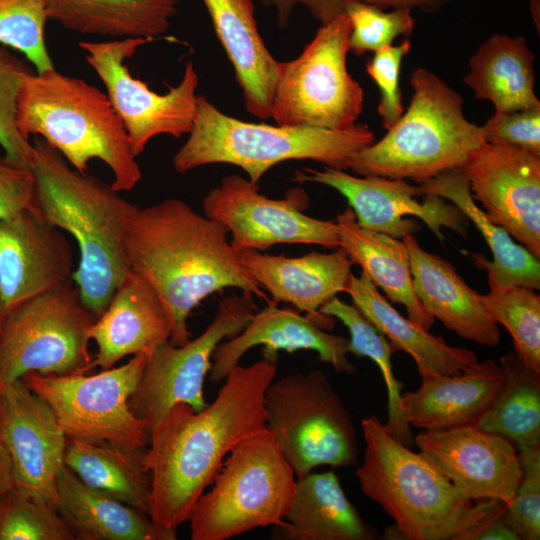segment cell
I'll use <instances>...</instances> for the list:
<instances>
[{"instance_id":"6da1fadb","label":"cell","mask_w":540,"mask_h":540,"mask_svg":"<svg viewBox=\"0 0 540 540\" xmlns=\"http://www.w3.org/2000/svg\"><path fill=\"white\" fill-rule=\"evenodd\" d=\"M276 373L275 360L265 357L247 367L238 364L204 409L176 403L157 423L145 455L152 520L170 529L188 521L227 454L266 429L264 393Z\"/></svg>"},{"instance_id":"7a4b0ae2","label":"cell","mask_w":540,"mask_h":540,"mask_svg":"<svg viewBox=\"0 0 540 540\" xmlns=\"http://www.w3.org/2000/svg\"><path fill=\"white\" fill-rule=\"evenodd\" d=\"M228 233L224 225L177 198L137 208L127 222L124 252L129 270L160 296L171 319L173 345L190 340L189 314L216 291L235 287L273 302L243 267Z\"/></svg>"},{"instance_id":"3957f363","label":"cell","mask_w":540,"mask_h":540,"mask_svg":"<svg viewBox=\"0 0 540 540\" xmlns=\"http://www.w3.org/2000/svg\"><path fill=\"white\" fill-rule=\"evenodd\" d=\"M30 170L37 210L77 242L80 258L73 278L83 303L98 317L130 271L124 233L138 207L111 184L74 169L39 136L32 142Z\"/></svg>"},{"instance_id":"277c9868","label":"cell","mask_w":540,"mask_h":540,"mask_svg":"<svg viewBox=\"0 0 540 540\" xmlns=\"http://www.w3.org/2000/svg\"><path fill=\"white\" fill-rule=\"evenodd\" d=\"M361 491L394 520L408 540H462L500 502L465 498L422 453L413 452L373 415L362 420Z\"/></svg>"},{"instance_id":"5b68a950","label":"cell","mask_w":540,"mask_h":540,"mask_svg":"<svg viewBox=\"0 0 540 540\" xmlns=\"http://www.w3.org/2000/svg\"><path fill=\"white\" fill-rule=\"evenodd\" d=\"M16 123L29 140L39 136L77 171L99 159L111 170V185L130 191L142 173L128 134L106 93L86 81L55 68L23 79L16 107Z\"/></svg>"},{"instance_id":"8992f818","label":"cell","mask_w":540,"mask_h":540,"mask_svg":"<svg viewBox=\"0 0 540 540\" xmlns=\"http://www.w3.org/2000/svg\"><path fill=\"white\" fill-rule=\"evenodd\" d=\"M374 141V133L366 124L330 130L244 122L221 112L200 95L189 137L173 156L172 164L180 174L213 163L232 164L257 184L267 170L287 160H313L348 169L352 156Z\"/></svg>"},{"instance_id":"52a82bcc","label":"cell","mask_w":540,"mask_h":540,"mask_svg":"<svg viewBox=\"0 0 540 540\" xmlns=\"http://www.w3.org/2000/svg\"><path fill=\"white\" fill-rule=\"evenodd\" d=\"M409 82L413 95L407 110L384 137L355 153L348 169L420 184L460 168L485 142L482 127L465 117L461 95L440 77L417 68Z\"/></svg>"},{"instance_id":"ba28073f","label":"cell","mask_w":540,"mask_h":540,"mask_svg":"<svg viewBox=\"0 0 540 540\" xmlns=\"http://www.w3.org/2000/svg\"><path fill=\"white\" fill-rule=\"evenodd\" d=\"M195 503L192 540H227L279 525L294 497L296 476L266 429L239 442Z\"/></svg>"},{"instance_id":"9c48e42d","label":"cell","mask_w":540,"mask_h":540,"mask_svg":"<svg viewBox=\"0 0 540 540\" xmlns=\"http://www.w3.org/2000/svg\"><path fill=\"white\" fill-rule=\"evenodd\" d=\"M265 426L296 478L318 466H352L356 429L344 402L319 369L287 374L264 393Z\"/></svg>"},{"instance_id":"30bf717a","label":"cell","mask_w":540,"mask_h":540,"mask_svg":"<svg viewBox=\"0 0 540 540\" xmlns=\"http://www.w3.org/2000/svg\"><path fill=\"white\" fill-rule=\"evenodd\" d=\"M96 316L71 282L36 295L5 312L0 331V391L29 372L86 373Z\"/></svg>"},{"instance_id":"8fae6325","label":"cell","mask_w":540,"mask_h":540,"mask_svg":"<svg viewBox=\"0 0 540 540\" xmlns=\"http://www.w3.org/2000/svg\"><path fill=\"white\" fill-rule=\"evenodd\" d=\"M350 32L343 12L321 25L298 57L280 61L270 114L277 125L345 130L357 124L364 93L347 70Z\"/></svg>"},{"instance_id":"7c38bea8","label":"cell","mask_w":540,"mask_h":540,"mask_svg":"<svg viewBox=\"0 0 540 540\" xmlns=\"http://www.w3.org/2000/svg\"><path fill=\"white\" fill-rule=\"evenodd\" d=\"M148 354L97 374L42 375L29 372L25 384L52 410L69 439L109 444L134 452L148 448L149 434L129 407Z\"/></svg>"},{"instance_id":"4fadbf2b","label":"cell","mask_w":540,"mask_h":540,"mask_svg":"<svg viewBox=\"0 0 540 540\" xmlns=\"http://www.w3.org/2000/svg\"><path fill=\"white\" fill-rule=\"evenodd\" d=\"M151 41V38L130 37L78 43L87 63L104 83L136 157L155 136L166 134L179 138L189 134L197 108L199 77L191 61L185 64L178 85L170 87L165 94L152 91L130 74L126 60Z\"/></svg>"},{"instance_id":"5bb4252c","label":"cell","mask_w":540,"mask_h":540,"mask_svg":"<svg viewBox=\"0 0 540 540\" xmlns=\"http://www.w3.org/2000/svg\"><path fill=\"white\" fill-rule=\"evenodd\" d=\"M256 310L250 292L224 298L211 323L198 337L180 346L167 340L148 354L137 388L129 399L132 413L144 422L148 434L176 403L188 404L194 411L208 405L203 384L215 348L224 338L241 332Z\"/></svg>"},{"instance_id":"9a60e30c","label":"cell","mask_w":540,"mask_h":540,"mask_svg":"<svg viewBox=\"0 0 540 540\" xmlns=\"http://www.w3.org/2000/svg\"><path fill=\"white\" fill-rule=\"evenodd\" d=\"M307 203L301 189H293L286 199H271L258 192L257 184L233 174L206 194L203 211L227 228L238 252L265 250L279 243L340 247L336 223L305 215L301 207Z\"/></svg>"},{"instance_id":"2e32d148","label":"cell","mask_w":540,"mask_h":540,"mask_svg":"<svg viewBox=\"0 0 540 540\" xmlns=\"http://www.w3.org/2000/svg\"><path fill=\"white\" fill-rule=\"evenodd\" d=\"M487 217L540 258V156L485 141L460 167Z\"/></svg>"},{"instance_id":"e0dca14e","label":"cell","mask_w":540,"mask_h":540,"mask_svg":"<svg viewBox=\"0 0 540 540\" xmlns=\"http://www.w3.org/2000/svg\"><path fill=\"white\" fill-rule=\"evenodd\" d=\"M296 182H315L341 193L353 210L362 228L387 234L394 238L413 235L421 226L404 216L421 219L440 240H444L442 227H448L462 236L467 235L468 219L450 201L432 194H424L423 202L417 185L406 180L381 176L357 177L344 170L325 167L323 170L304 168L296 171Z\"/></svg>"},{"instance_id":"ac0fdd59","label":"cell","mask_w":540,"mask_h":540,"mask_svg":"<svg viewBox=\"0 0 540 540\" xmlns=\"http://www.w3.org/2000/svg\"><path fill=\"white\" fill-rule=\"evenodd\" d=\"M0 434L11 457L14 485L56 507L68 438L47 403L22 378L0 391Z\"/></svg>"},{"instance_id":"d6986e66","label":"cell","mask_w":540,"mask_h":540,"mask_svg":"<svg viewBox=\"0 0 540 540\" xmlns=\"http://www.w3.org/2000/svg\"><path fill=\"white\" fill-rule=\"evenodd\" d=\"M414 444L471 501L507 504L522 477L515 446L478 426L422 430L414 437Z\"/></svg>"},{"instance_id":"ffe728a7","label":"cell","mask_w":540,"mask_h":540,"mask_svg":"<svg viewBox=\"0 0 540 540\" xmlns=\"http://www.w3.org/2000/svg\"><path fill=\"white\" fill-rule=\"evenodd\" d=\"M71 245L37 208L0 218V303L5 312L71 282Z\"/></svg>"},{"instance_id":"44dd1931","label":"cell","mask_w":540,"mask_h":540,"mask_svg":"<svg viewBox=\"0 0 540 540\" xmlns=\"http://www.w3.org/2000/svg\"><path fill=\"white\" fill-rule=\"evenodd\" d=\"M239 257L274 303H291L321 328H332V317L321 313L320 308L339 292H345L354 263L343 248L300 257L268 255L251 249L239 252Z\"/></svg>"},{"instance_id":"7402d4cb","label":"cell","mask_w":540,"mask_h":540,"mask_svg":"<svg viewBox=\"0 0 540 540\" xmlns=\"http://www.w3.org/2000/svg\"><path fill=\"white\" fill-rule=\"evenodd\" d=\"M257 345L265 346L264 357L268 359L276 360L279 350H313L337 372L351 374L355 370L347 358L349 338L327 333L308 316L270 303L256 311L241 332L218 344L211 358L209 381L225 380L242 356Z\"/></svg>"},{"instance_id":"603a6c76","label":"cell","mask_w":540,"mask_h":540,"mask_svg":"<svg viewBox=\"0 0 540 540\" xmlns=\"http://www.w3.org/2000/svg\"><path fill=\"white\" fill-rule=\"evenodd\" d=\"M171 332L170 316L157 291L129 271L89 329L97 346L93 366L105 370L128 355L149 354L169 340Z\"/></svg>"},{"instance_id":"cb8c5ba5","label":"cell","mask_w":540,"mask_h":540,"mask_svg":"<svg viewBox=\"0 0 540 540\" xmlns=\"http://www.w3.org/2000/svg\"><path fill=\"white\" fill-rule=\"evenodd\" d=\"M503 382L501 365L487 359L467 371L422 378L417 390L401 394L400 407L406 422L422 430L477 426Z\"/></svg>"},{"instance_id":"d4e9b609","label":"cell","mask_w":540,"mask_h":540,"mask_svg":"<svg viewBox=\"0 0 540 540\" xmlns=\"http://www.w3.org/2000/svg\"><path fill=\"white\" fill-rule=\"evenodd\" d=\"M407 247L414 291L424 309L461 338L484 346L500 342L498 324L486 312L480 294L454 266L422 249L413 235L403 238Z\"/></svg>"},{"instance_id":"484cf974","label":"cell","mask_w":540,"mask_h":540,"mask_svg":"<svg viewBox=\"0 0 540 540\" xmlns=\"http://www.w3.org/2000/svg\"><path fill=\"white\" fill-rule=\"evenodd\" d=\"M215 33L230 60L246 110L270 117L280 61L267 49L255 19L252 0H202Z\"/></svg>"},{"instance_id":"4316f807","label":"cell","mask_w":540,"mask_h":540,"mask_svg":"<svg viewBox=\"0 0 540 540\" xmlns=\"http://www.w3.org/2000/svg\"><path fill=\"white\" fill-rule=\"evenodd\" d=\"M56 509L75 539L175 540L176 529L83 483L68 467L57 478Z\"/></svg>"},{"instance_id":"83f0119b","label":"cell","mask_w":540,"mask_h":540,"mask_svg":"<svg viewBox=\"0 0 540 540\" xmlns=\"http://www.w3.org/2000/svg\"><path fill=\"white\" fill-rule=\"evenodd\" d=\"M353 304L388 338L396 351L409 354L422 378L470 370L479 363L472 350L454 347L403 317L361 272L350 274L345 289Z\"/></svg>"},{"instance_id":"f1b7e54d","label":"cell","mask_w":540,"mask_h":540,"mask_svg":"<svg viewBox=\"0 0 540 540\" xmlns=\"http://www.w3.org/2000/svg\"><path fill=\"white\" fill-rule=\"evenodd\" d=\"M292 540H372L374 527L367 524L347 498L334 472L309 473L296 478L294 497L277 525Z\"/></svg>"},{"instance_id":"f546056e","label":"cell","mask_w":540,"mask_h":540,"mask_svg":"<svg viewBox=\"0 0 540 540\" xmlns=\"http://www.w3.org/2000/svg\"><path fill=\"white\" fill-rule=\"evenodd\" d=\"M335 223L340 247L352 262L391 302L404 305L411 321L429 331L435 318L424 309L414 291L404 241L360 227L350 207L337 215Z\"/></svg>"},{"instance_id":"4dcf8cb0","label":"cell","mask_w":540,"mask_h":540,"mask_svg":"<svg viewBox=\"0 0 540 540\" xmlns=\"http://www.w3.org/2000/svg\"><path fill=\"white\" fill-rule=\"evenodd\" d=\"M534 61L522 36L494 34L472 55L463 80L477 99L490 101L495 112L538 107Z\"/></svg>"},{"instance_id":"1f68e13d","label":"cell","mask_w":540,"mask_h":540,"mask_svg":"<svg viewBox=\"0 0 540 540\" xmlns=\"http://www.w3.org/2000/svg\"><path fill=\"white\" fill-rule=\"evenodd\" d=\"M417 186L422 196L432 194L453 203L477 227L493 254L492 261L474 254L473 261L478 268L486 270L488 275L504 284L535 290L540 288L539 259L521 244L515 243L503 228L493 223L477 206L460 168L443 172Z\"/></svg>"},{"instance_id":"d6a6232c","label":"cell","mask_w":540,"mask_h":540,"mask_svg":"<svg viewBox=\"0 0 540 540\" xmlns=\"http://www.w3.org/2000/svg\"><path fill=\"white\" fill-rule=\"evenodd\" d=\"M49 19L65 29L117 38L164 34L177 13V0H46Z\"/></svg>"},{"instance_id":"836d02e7","label":"cell","mask_w":540,"mask_h":540,"mask_svg":"<svg viewBox=\"0 0 540 540\" xmlns=\"http://www.w3.org/2000/svg\"><path fill=\"white\" fill-rule=\"evenodd\" d=\"M146 452L68 438L64 464L89 487L149 514L151 480Z\"/></svg>"},{"instance_id":"e575fe53","label":"cell","mask_w":540,"mask_h":540,"mask_svg":"<svg viewBox=\"0 0 540 540\" xmlns=\"http://www.w3.org/2000/svg\"><path fill=\"white\" fill-rule=\"evenodd\" d=\"M500 365L503 385L477 426L505 437L519 450L540 446V372L514 350L501 356Z\"/></svg>"},{"instance_id":"d590c367","label":"cell","mask_w":540,"mask_h":540,"mask_svg":"<svg viewBox=\"0 0 540 540\" xmlns=\"http://www.w3.org/2000/svg\"><path fill=\"white\" fill-rule=\"evenodd\" d=\"M320 312L339 319L348 328L349 353L359 358L367 357L379 367L388 395V421L385 426L394 438L411 447L414 444L411 426L400 407L403 384L396 379L391 360L396 350L388 338L354 304H347L336 296L327 301Z\"/></svg>"},{"instance_id":"8d00e7d4","label":"cell","mask_w":540,"mask_h":540,"mask_svg":"<svg viewBox=\"0 0 540 540\" xmlns=\"http://www.w3.org/2000/svg\"><path fill=\"white\" fill-rule=\"evenodd\" d=\"M488 284V293L480 294L486 312L508 330L521 360L540 372L539 294L530 287L501 283L491 275Z\"/></svg>"},{"instance_id":"74e56055","label":"cell","mask_w":540,"mask_h":540,"mask_svg":"<svg viewBox=\"0 0 540 540\" xmlns=\"http://www.w3.org/2000/svg\"><path fill=\"white\" fill-rule=\"evenodd\" d=\"M0 540H75L55 506L15 485L0 495Z\"/></svg>"},{"instance_id":"f35d334b","label":"cell","mask_w":540,"mask_h":540,"mask_svg":"<svg viewBox=\"0 0 540 540\" xmlns=\"http://www.w3.org/2000/svg\"><path fill=\"white\" fill-rule=\"evenodd\" d=\"M46 0H0V44L24 55L35 71L55 68L45 40Z\"/></svg>"},{"instance_id":"ab89813d","label":"cell","mask_w":540,"mask_h":540,"mask_svg":"<svg viewBox=\"0 0 540 540\" xmlns=\"http://www.w3.org/2000/svg\"><path fill=\"white\" fill-rule=\"evenodd\" d=\"M344 13L351 23L349 51L358 56L390 46L399 36H410L415 27L409 9L385 12L359 0H345Z\"/></svg>"},{"instance_id":"60d3db41","label":"cell","mask_w":540,"mask_h":540,"mask_svg":"<svg viewBox=\"0 0 540 540\" xmlns=\"http://www.w3.org/2000/svg\"><path fill=\"white\" fill-rule=\"evenodd\" d=\"M34 71L7 47H0V146L7 159L29 169L32 143L17 128L16 107L23 79Z\"/></svg>"},{"instance_id":"b9f144b4","label":"cell","mask_w":540,"mask_h":540,"mask_svg":"<svg viewBox=\"0 0 540 540\" xmlns=\"http://www.w3.org/2000/svg\"><path fill=\"white\" fill-rule=\"evenodd\" d=\"M522 477L503 516L520 539L540 538V446L519 450Z\"/></svg>"},{"instance_id":"7bdbcfd3","label":"cell","mask_w":540,"mask_h":540,"mask_svg":"<svg viewBox=\"0 0 540 540\" xmlns=\"http://www.w3.org/2000/svg\"><path fill=\"white\" fill-rule=\"evenodd\" d=\"M410 49L411 42L405 39L400 45H390L374 52L366 65L368 75L380 91L377 110L386 130L391 128L404 112L399 78L403 58Z\"/></svg>"},{"instance_id":"ee69618b","label":"cell","mask_w":540,"mask_h":540,"mask_svg":"<svg viewBox=\"0 0 540 540\" xmlns=\"http://www.w3.org/2000/svg\"><path fill=\"white\" fill-rule=\"evenodd\" d=\"M485 141H499L540 156V106L495 112L481 126Z\"/></svg>"},{"instance_id":"f6af8a7d","label":"cell","mask_w":540,"mask_h":540,"mask_svg":"<svg viewBox=\"0 0 540 540\" xmlns=\"http://www.w3.org/2000/svg\"><path fill=\"white\" fill-rule=\"evenodd\" d=\"M33 208H36V189L32 171L0 153V218Z\"/></svg>"},{"instance_id":"bcb514c9","label":"cell","mask_w":540,"mask_h":540,"mask_svg":"<svg viewBox=\"0 0 540 540\" xmlns=\"http://www.w3.org/2000/svg\"><path fill=\"white\" fill-rule=\"evenodd\" d=\"M345 0H261V3L276 11L277 25L287 28L296 5H305L311 15L324 25L344 12Z\"/></svg>"},{"instance_id":"7dc6e473","label":"cell","mask_w":540,"mask_h":540,"mask_svg":"<svg viewBox=\"0 0 540 540\" xmlns=\"http://www.w3.org/2000/svg\"><path fill=\"white\" fill-rule=\"evenodd\" d=\"M504 503L498 502L493 510L462 540H519L520 537L506 522L503 516Z\"/></svg>"},{"instance_id":"c3c4849f","label":"cell","mask_w":540,"mask_h":540,"mask_svg":"<svg viewBox=\"0 0 540 540\" xmlns=\"http://www.w3.org/2000/svg\"><path fill=\"white\" fill-rule=\"evenodd\" d=\"M361 2L377 6L379 8L393 7L394 9L418 8L425 12H434L438 10L444 0H359Z\"/></svg>"},{"instance_id":"681fc988","label":"cell","mask_w":540,"mask_h":540,"mask_svg":"<svg viewBox=\"0 0 540 540\" xmlns=\"http://www.w3.org/2000/svg\"><path fill=\"white\" fill-rule=\"evenodd\" d=\"M13 486V465L8 449L0 434V495Z\"/></svg>"},{"instance_id":"f907efd6","label":"cell","mask_w":540,"mask_h":540,"mask_svg":"<svg viewBox=\"0 0 540 540\" xmlns=\"http://www.w3.org/2000/svg\"><path fill=\"white\" fill-rule=\"evenodd\" d=\"M4 316H5V311L3 310L2 305L0 303V331H1V328H2V323H3V320H4Z\"/></svg>"},{"instance_id":"816d5d0a","label":"cell","mask_w":540,"mask_h":540,"mask_svg":"<svg viewBox=\"0 0 540 540\" xmlns=\"http://www.w3.org/2000/svg\"><path fill=\"white\" fill-rule=\"evenodd\" d=\"M444 1H447V0H444Z\"/></svg>"}]
</instances>
